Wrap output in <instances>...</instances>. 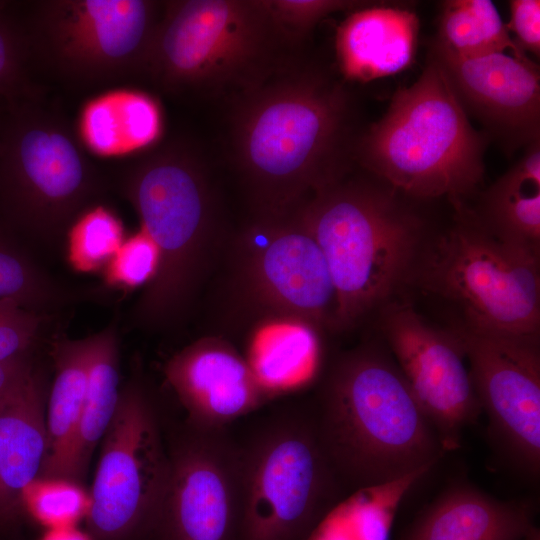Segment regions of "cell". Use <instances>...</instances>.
<instances>
[{"label": "cell", "mask_w": 540, "mask_h": 540, "mask_svg": "<svg viewBox=\"0 0 540 540\" xmlns=\"http://www.w3.org/2000/svg\"><path fill=\"white\" fill-rule=\"evenodd\" d=\"M536 503L499 500L467 482L446 488L398 540H523L535 526Z\"/></svg>", "instance_id": "obj_19"}, {"label": "cell", "mask_w": 540, "mask_h": 540, "mask_svg": "<svg viewBox=\"0 0 540 540\" xmlns=\"http://www.w3.org/2000/svg\"><path fill=\"white\" fill-rule=\"evenodd\" d=\"M158 408L141 379L120 388L102 448L86 515L93 540L151 537L169 473Z\"/></svg>", "instance_id": "obj_12"}, {"label": "cell", "mask_w": 540, "mask_h": 540, "mask_svg": "<svg viewBox=\"0 0 540 540\" xmlns=\"http://www.w3.org/2000/svg\"><path fill=\"white\" fill-rule=\"evenodd\" d=\"M276 28L287 44L308 34L318 22L330 14L354 11L366 2L349 0H262Z\"/></svg>", "instance_id": "obj_31"}, {"label": "cell", "mask_w": 540, "mask_h": 540, "mask_svg": "<svg viewBox=\"0 0 540 540\" xmlns=\"http://www.w3.org/2000/svg\"><path fill=\"white\" fill-rule=\"evenodd\" d=\"M167 445L169 473L154 540H239L242 473L230 428L185 421Z\"/></svg>", "instance_id": "obj_13"}, {"label": "cell", "mask_w": 540, "mask_h": 540, "mask_svg": "<svg viewBox=\"0 0 540 540\" xmlns=\"http://www.w3.org/2000/svg\"><path fill=\"white\" fill-rule=\"evenodd\" d=\"M419 21L412 11L370 6L352 11L336 33V55L343 75L370 81L393 75L413 60Z\"/></svg>", "instance_id": "obj_20"}, {"label": "cell", "mask_w": 540, "mask_h": 540, "mask_svg": "<svg viewBox=\"0 0 540 540\" xmlns=\"http://www.w3.org/2000/svg\"><path fill=\"white\" fill-rule=\"evenodd\" d=\"M0 101H2V100L0 99ZM3 120L4 119L0 115V136H1L2 126H3Z\"/></svg>", "instance_id": "obj_39"}, {"label": "cell", "mask_w": 540, "mask_h": 540, "mask_svg": "<svg viewBox=\"0 0 540 540\" xmlns=\"http://www.w3.org/2000/svg\"><path fill=\"white\" fill-rule=\"evenodd\" d=\"M89 351V336L61 337L52 344L55 373L45 412L46 455L38 478L64 479L86 393Z\"/></svg>", "instance_id": "obj_23"}, {"label": "cell", "mask_w": 540, "mask_h": 540, "mask_svg": "<svg viewBox=\"0 0 540 540\" xmlns=\"http://www.w3.org/2000/svg\"><path fill=\"white\" fill-rule=\"evenodd\" d=\"M488 140L429 54L418 80L398 89L384 116L357 139L354 161L415 201L465 202L482 182Z\"/></svg>", "instance_id": "obj_5"}, {"label": "cell", "mask_w": 540, "mask_h": 540, "mask_svg": "<svg viewBox=\"0 0 540 540\" xmlns=\"http://www.w3.org/2000/svg\"><path fill=\"white\" fill-rule=\"evenodd\" d=\"M458 340L490 433L520 473L540 472L539 334L482 330L456 321L449 327Z\"/></svg>", "instance_id": "obj_14"}, {"label": "cell", "mask_w": 540, "mask_h": 540, "mask_svg": "<svg viewBox=\"0 0 540 540\" xmlns=\"http://www.w3.org/2000/svg\"><path fill=\"white\" fill-rule=\"evenodd\" d=\"M507 28L513 40L526 54H540V1L513 0L510 2V21Z\"/></svg>", "instance_id": "obj_34"}, {"label": "cell", "mask_w": 540, "mask_h": 540, "mask_svg": "<svg viewBox=\"0 0 540 540\" xmlns=\"http://www.w3.org/2000/svg\"><path fill=\"white\" fill-rule=\"evenodd\" d=\"M379 329L444 452L461 445L482 406L462 348L450 331L432 326L408 303L392 300L379 310Z\"/></svg>", "instance_id": "obj_15"}, {"label": "cell", "mask_w": 540, "mask_h": 540, "mask_svg": "<svg viewBox=\"0 0 540 540\" xmlns=\"http://www.w3.org/2000/svg\"><path fill=\"white\" fill-rule=\"evenodd\" d=\"M39 540H93V538L77 526H67L47 529Z\"/></svg>", "instance_id": "obj_36"}, {"label": "cell", "mask_w": 540, "mask_h": 540, "mask_svg": "<svg viewBox=\"0 0 540 540\" xmlns=\"http://www.w3.org/2000/svg\"><path fill=\"white\" fill-rule=\"evenodd\" d=\"M44 317L13 301H0V363L30 353Z\"/></svg>", "instance_id": "obj_33"}, {"label": "cell", "mask_w": 540, "mask_h": 540, "mask_svg": "<svg viewBox=\"0 0 540 540\" xmlns=\"http://www.w3.org/2000/svg\"><path fill=\"white\" fill-rule=\"evenodd\" d=\"M309 403L349 494L435 465L445 453L385 344L367 341L338 355Z\"/></svg>", "instance_id": "obj_2"}, {"label": "cell", "mask_w": 540, "mask_h": 540, "mask_svg": "<svg viewBox=\"0 0 540 540\" xmlns=\"http://www.w3.org/2000/svg\"><path fill=\"white\" fill-rule=\"evenodd\" d=\"M441 66L465 113L513 152L539 141L540 76L529 58L494 53L459 58L432 45L429 53Z\"/></svg>", "instance_id": "obj_16"}, {"label": "cell", "mask_w": 540, "mask_h": 540, "mask_svg": "<svg viewBox=\"0 0 540 540\" xmlns=\"http://www.w3.org/2000/svg\"><path fill=\"white\" fill-rule=\"evenodd\" d=\"M159 253L152 239L141 229L127 236L110 262L104 267L105 285L131 291L147 286L155 277Z\"/></svg>", "instance_id": "obj_30"}, {"label": "cell", "mask_w": 540, "mask_h": 540, "mask_svg": "<svg viewBox=\"0 0 540 540\" xmlns=\"http://www.w3.org/2000/svg\"><path fill=\"white\" fill-rule=\"evenodd\" d=\"M237 440L239 540H307L349 495L321 445L309 400L276 405Z\"/></svg>", "instance_id": "obj_7"}, {"label": "cell", "mask_w": 540, "mask_h": 540, "mask_svg": "<svg viewBox=\"0 0 540 540\" xmlns=\"http://www.w3.org/2000/svg\"><path fill=\"white\" fill-rule=\"evenodd\" d=\"M81 296L82 292L60 283L42 268L0 221V301L10 300L47 316Z\"/></svg>", "instance_id": "obj_27"}, {"label": "cell", "mask_w": 540, "mask_h": 540, "mask_svg": "<svg viewBox=\"0 0 540 540\" xmlns=\"http://www.w3.org/2000/svg\"><path fill=\"white\" fill-rule=\"evenodd\" d=\"M523 540H540V531L536 526H533Z\"/></svg>", "instance_id": "obj_37"}, {"label": "cell", "mask_w": 540, "mask_h": 540, "mask_svg": "<svg viewBox=\"0 0 540 540\" xmlns=\"http://www.w3.org/2000/svg\"><path fill=\"white\" fill-rule=\"evenodd\" d=\"M432 45L459 58L506 53V50L515 57L528 58L489 0L445 1L438 35Z\"/></svg>", "instance_id": "obj_26"}, {"label": "cell", "mask_w": 540, "mask_h": 540, "mask_svg": "<svg viewBox=\"0 0 540 540\" xmlns=\"http://www.w3.org/2000/svg\"><path fill=\"white\" fill-rule=\"evenodd\" d=\"M30 353L0 363V397L32 368Z\"/></svg>", "instance_id": "obj_35"}, {"label": "cell", "mask_w": 540, "mask_h": 540, "mask_svg": "<svg viewBox=\"0 0 540 540\" xmlns=\"http://www.w3.org/2000/svg\"><path fill=\"white\" fill-rule=\"evenodd\" d=\"M413 201L366 171L348 172L296 211L332 276L334 332L354 328L409 286L432 235Z\"/></svg>", "instance_id": "obj_4"}, {"label": "cell", "mask_w": 540, "mask_h": 540, "mask_svg": "<svg viewBox=\"0 0 540 540\" xmlns=\"http://www.w3.org/2000/svg\"><path fill=\"white\" fill-rule=\"evenodd\" d=\"M9 3L10 2H8V1L0 0V15L6 13V9L8 8Z\"/></svg>", "instance_id": "obj_38"}, {"label": "cell", "mask_w": 540, "mask_h": 540, "mask_svg": "<svg viewBox=\"0 0 540 540\" xmlns=\"http://www.w3.org/2000/svg\"><path fill=\"white\" fill-rule=\"evenodd\" d=\"M120 190L159 253L157 273L133 305L129 324L171 332L190 317L229 240L214 184L199 154L175 141L129 166Z\"/></svg>", "instance_id": "obj_3"}, {"label": "cell", "mask_w": 540, "mask_h": 540, "mask_svg": "<svg viewBox=\"0 0 540 540\" xmlns=\"http://www.w3.org/2000/svg\"><path fill=\"white\" fill-rule=\"evenodd\" d=\"M451 203V225L431 235L409 286L447 301L468 326L539 334L540 256L499 241L465 202Z\"/></svg>", "instance_id": "obj_9"}, {"label": "cell", "mask_w": 540, "mask_h": 540, "mask_svg": "<svg viewBox=\"0 0 540 540\" xmlns=\"http://www.w3.org/2000/svg\"><path fill=\"white\" fill-rule=\"evenodd\" d=\"M470 209L493 237L540 256V142L527 146Z\"/></svg>", "instance_id": "obj_21"}, {"label": "cell", "mask_w": 540, "mask_h": 540, "mask_svg": "<svg viewBox=\"0 0 540 540\" xmlns=\"http://www.w3.org/2000/svg\"><path fill=\"white\" fill-rule=\"evenodd\" d=\"M247 358L259 379L280 395L307 380L318 365L319 332L296 320L267 322Z\"/></svg>", "instance_id": "obj_25"}, {"label": "cell", "mask_w": 540, "mask_h": 540, "mask_svg": "<svg viewBox=\"0 0 540 540\" xmlns=\"http://www.w3.org/2000/svg\"><path fill=\"white\" fill-rule=\"evenodd\" d=\"M29 49L23 28L0 15V99L6 104L37 95L27 76Z\"/></svg>", "instance_id": "obj_32"}, {"label": "cell", "mask_w": 540, "mask_h": 540, "mask_svg": "<svg viewBox=\"0 0 540 540\" xmlns=\"http://www.w3.org/2000/svg\"><path fill=\"white\" fill-rule=\"evenodd\" d=\"M232 100L230 158L252 217L290 216L351 171L352 99L326 70L285 61Z\"/></svg>", "instance_id": "obj_1"}, {"label": "cell", "mask_w": 540, "mask_h": 540, "mask_svg": "<svg viewBox=\"0 0 540 540\" xmlns=\"http://www.w3.org/2000/svg\"><path fill=\"white\" fill-rule=\"evenodd\" d=\"M68 121L37 95L7 104L0 136L3 221L45 248H55L103 191L100 173Z\"/></svg>", "instance_id": "obj_8"}, {"label": "cell", "mask_w": 540, "mask_h": 540, "mask_svg": "<svg viewBox=\"0 0 540 540\" xmlns=\"http://www.w3.org/2000/svg\"><path fill=\"white\" fill-rule=\"evenodd\" d=\"M164 375L186 421L202 428H230L281 396L220 335L201 337L176 352L165 364Z\"/></svg>", "instance_id": "obj_17"}, {"label": "cell", "mask_w": 540, "mask_h": 540, "mask_svg": "<svg viewBox=\"0 0 540 540\" xmlns=\"http://www.w3.org/2000/svg\"><path fill=\"white\" fill-rule=\"evenodd\" d=\"M151 0H40L23 28L30 59L78 89L142 75L161 12Z\"/></svg>", "instance_id": "obj_11"}, {"label": "cell", "mask_w": 540, "mask_h": 540, "mask_svg": "<svg viewBox=\"0 0 540 540\" xmlns=\"http://www.w3.org/2000/svg\"><path fill=\"white\" fill-rule=\"evenodd\" d=\"M262 0L162 2L142 75L171 95L232 99L285 61Z\"/></svg>", "instance_id": "obj_6"}, {"label": "cell", "mask_w": 540, "mask_h": 540, "mask_svg": "<svg viewBox=\"0 0 540 540\" xmlns=\"http://www.w3.org/2000/svg\"><path fill=\"white\" fill-rule=\"evenodd\" d=\"M161 125L160 109L152 97L137 90L115 89L85 104L78 136L98 156H122L152 145Z\"/></svg>", "instance_id": "obj_22"}, {"label": "cell", "mask_w": 540, "mask_h": 540, "mask_svg": "<svg viewBox=\"0 0 540 540\" xmlns=\"http://www.w3.org/2000/svg\"><path fill=\"white\" fill-rule=\"evenodd\" d=\"M126 237L118 215L96 202L76 217L66 233L68 263L81 273L103 270Z\"/></svg>", "instance_id": "obj_28"}, {"label": "cell", "mask_w": 540, "mask_h": 540, "mask_svg": "<svg viewBox=\"0 0 540 540\" xmlns=\"http://www.w3.org/2000/svg\"><path fill=\"white\" fill-rule=\"evenodd\" d=\"M88 509L89 495L79 483L65 479L37 478L22 495V511L46 530L77 526Z\"/></svg>", "instance_id": "obj_29"}, {"label": "cell", "mask_w": 540, "mask_h": 540, "mask_svg": "<svg viewBox=\"0 0 540 540\" xmlns=\"http://www.w3.org/2000/svg\"><path fill=\"white\" fill-rule=\"evenodd\" d=\"M227 319L296 320L335 330L337 293L324 254L296 212L252 217L224 250Z\"/></svg>", "instance_id": "obj_10"}, {"label": "cell", "mask_w": 540, "mask_h": 540, "mask_svg": "<svg viewBox=\"0 0 540 540\" xmlns=\"http://www.w3.org/2000/svg\"><path fill=\"white\" fill-rule=\"evenodd\" d=\"M45 378L35 366L0 397V528L23 512L22 495L46 455Z\"/></svg>", "instance_id": "obj_18"}, {"label": "cell", "mask_w": 540, "mask_h": 540, "mask_svg": "<svg viewBox=\"0 0 540 540\" xmlns=\"http://www.w3.org/2000/svg\"><path fill=\"white\" fill-rule=\"evenodd\" d=\"M87 386L82 412L68 456L64 479L79 483L91 456L116 412L119 388L118 324L112 321L89 336Z\"/></svg>", "instance_id": "obj_24"}]
</instances>
